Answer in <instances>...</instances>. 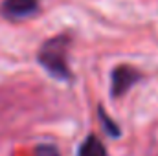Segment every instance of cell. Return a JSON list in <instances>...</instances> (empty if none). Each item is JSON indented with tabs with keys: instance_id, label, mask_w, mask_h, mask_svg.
<instances>
[{
	"instance_id": "cell-1",
	"label": "cell",
	"mask_w": 158,
	"mask_h": 156,
	"mask_svg": "<svg viewBox=\"0 0 158 156\" xmlns=\"http://www.w3.org/2000/svg\"><path fill=\"white\" fill-rule=\"evenodd\" d=\"M68 48H70V39L66 35H55L39 48L37 61L53 79L59 81L72 79V72L68 66Z\"/></svg>"
},
{
	"instance_id": "cell-2",
	"label": "cell",
	"mask_w": 158,
	"mask_h": 156,
	"mask_svg": "<svg viewBox=\"0 0 158 156\" xmlns=\"http://www.w3.org/2000/svg\"><path fill=\"white\" fill-rule=\"evenodd\" d=\"M142 79V72L131 64H119L110 74V96L121 97L125 96L138 81Z\"/></svg>"
},
{
	"instance_id": "cell-3",
	"label": "cell",
	"mask_w": 158,
	"mask_h": 156,
	"mask_svg": "<svg viewBox=\"0 0 158 156\" xmlns=\"http://www.w3.org/2000/svg\"><path fill=\"white\" fill-rule=\"evenodd\" d=\"M39 9V0H4L2 2V15L7 18H26Z\"/></svg>"
},
{
	"instance_id": "cell-4",
	"label": "cell",
	"mask_w": 158,
	"mask_h": 156,
	"mask_svg": "<svg viewBox=\"0 0 158 156\" xmlns=\"http://www.w3.org/2000/svg\"><path fill=\"white\" fill-rule=\"evenodd\" d=\"M77 156H109L103 142L96 134H88L77 149Z\"/></svg>"
},
{
	"instance_id": "cell-5",
	"label": "cell",
	"mask_w": 158,
	"mask_h": 156,
	"mask_svg": "<svg viewBox=\"0 0 158 156\" xmlns=\"http://www.w3.org/2000/svg\"><path fill=\"white\" fill-rule=\"evenodd\" d=\"M98 116H99V121H101L103 130H105L109 136H112V138H119V136H121V129H119V125L109 116V114H107V110H105L103 107L98 109Z\"/></svg>"
},
{
	"instance_id": "cell-6",
	"label": "cell",
	"mask_w": 158,
	"mask_h": 156,
	"mask_svg": "<svg viewBox=\"0 0 158 156\" xmlns=\"http://www.w3.org/2000/svg\"><path fill=\"white\" fill-rule=\"evenodd\" d=\"M33 156H61L59 149L55 145H50V143H40L35 147Z\"/></svg>"
}]
</instances>
